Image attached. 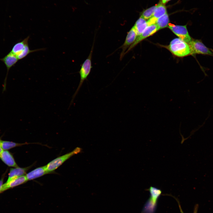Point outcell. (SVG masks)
<instances>
[{"label":"cell","instance_id":"d6986e66","mask_svg":"<svg viewBox=\"0 0 213 213\" xmlns=\"http://www.w3.org/2000/svg\"><path fill=\"white\" fill-rule=\"evenodd\" d=\"M156 8V6H153L144 10L141 16L146 20L149 19L152 17Z\"/></svg>","mask_w":213,"mask_h":213},{"label":"cell","instance_id":"cb8c5ba5","mask_svg":"<svg viewBox=\"0 0 213 213\" xmlns=\"http://www.w3.org/2000/svg\"><path fill=\"white\" fill-rule=\"evenodd\" d=\"M3 150L0 147V153L1 152L3 151Z\"/></svg>","mask_w":213,"mask_h":213},{"label":"cell","instance_id":"8992f818","mask_svg":"<svg viewBox=\"0 0 213 213\" xmlns=\"http://www.w3.org/2000/svg\"><path fill=\"white\" fill-rule=\"evenodd\" d=\"M159 30V29L156 24H153L148 25L144 31L139 36L137 37L134 43L126 51L125 55L141 41L153 35Z\"/></svg>","mask_w":213,"mask_h":213},{"label":"cell","instance_id":"6da1fadb","mask_svg":"<svg viewBox=\"0 0 213 213\" xmlns=\"http://www.w3.org/2000/svg\"><path fill=\"white\" fill-rule=\"evenodd\" d=\"M173 54L179 57H183L191 54L188 44L179 38L173 39L166 46Z\"/></svg>","mask_w":213,"mask_h":213},{"label":"cell","instance_id":"ba28073f","mask_svg":"<svg viewBox=\"0 0 213 213\" xmlns=\"http://www.w3.org/2000/svg\"><path fill=\"white\" fill-rule=\"evenodd\" d=\"M191 54H195L212 55V52L202 42L198 40H192L188 43Z\"/></svg>","mask_w":213,"mask_h":213},{"label":"cell","instance_id":"ffe728a7","mask_svg":"<svg viewBox=\"0 0 213 213\" xmlns=\"http://www.w3.org/2000/svg\"><path fill=\"white\" fill-rule=\"evenodd\" d=\"M198 208V204H196L194 206L193 213H197Z\"/></svg>","mask_w":213,"mask_h":213},{"label":"cell","instance_id":"52a82bcc","mask_svg":"<svg viewBox=\"0 0 213 213\" xmlns=\"http://www.w3.org/2000/svg\"><path fill=\"white\" fill-rule=\"evenodd\" d=\"M137 36L136 30L133 26L128 32L125 42L120 48L122 49L120 57V60L122 59L126 51L135 41Z\"/></svg>","mask_w":213,"mask_h":213},{"label":"cell","instance_id":"44dd1931","mask_svg":"<svg viewBox=\"0 0 213 213\" xmlns=\"http://www.w3.org/2000/svg\"><path fill=\"white\" fill-rule=\"evenodd\" d=\"M3 179L2 178L0 180V192H1V190L3 185Z\"/></svg>","mask_w":213,"mask_h":213},{"label":"cell","instance_id":"e0dca14e","mask_svg":"<svg viewBox=\"0 0 213 213\" xmlns=\"http://www.w3.org/2000/svg\"><path fill=\"white\" fill-rule=\"evenodd\" d=\"M28 143H18L7 141H4L0 139V147L4 150H7L13 148L20 146L22 145L28 144Z\"/></svg>","mask_w":213,"mask_h":213},{"label":"cell","instance_id":"5bb4252c","mask_svg":"<svg viewBox=\"0 0 213 213\" xmlns=\"http://www.w3.org/2000/svg\"><path fill=\"white\" fill-rule=\"evenodd\" d=\"M29 38V36H28L22 41L16 43L10 52L17 57L24 51L26 46L28 44Z\"/></svg>","mask_w":213,"mask_h":213},{"label":"cell","instance_id":"5b68a950","mask_svg":"<svg viewBox=\"0 0 213 213\" xmlns=\"http://www.w3.org/2000/svg\"><path fill=\"white\" fill-rule=\"evenodd\" d=\"M168 27L179 38L187 43L192 40L188 31L186 25H176L170 23Z\"/></svg>","mask_w":213,"mask_h":213},{"label":"cell","instance_id":"277c9868","mask_svg":"<svg viewBox=\"0 0 213 213\" xmlns=\"http://www.w3.org/2000/svg\"><path fill=\"white\" fill-rule=\"evenodd\" d=\"M147 190L149 191L150 196L145 207V210L152 212L153 211L162 191L161 189L152 186H150Z\"/></svg>","mask_w":213,"mask_h":213},{"label":"cell","instance_id":"8fae6325","mask_svg":"<svg viewBox=\"0 0 213 213\" xmlns=\"http://www.w3.org/2000/svg\"><path fill=\"white\" fill-rule=\"evenodd\" d=\"M28 181L25 175L17 178L8 183L3 184L1 192L9 188L14 187L22 184Z\"/></svg>","mask_w":213,"mask_h":213},{"label":"cell","instance_id":"7c38bea8","mask_svg":"<svg viewBox=\"0 0 213 213\" xmlns=\"http://www.w3.org/2000/svg\"><path fill=\"white\" fill-rule=\"evenodd\" d=\"M0 159L7 166L12 167H19L12 154L7 150H4L0 153Z\"/></svg>","mask_w":213,"mask_h":213},{"label":"cell","instance_id":"4fadbf2b","mask_svg":"<svg viewBox=\"0 0 213 213\" xmlns=\"http://www.w3.org/2000/svg\"><path fill=\"white\" fill-rule=\"evenodd\" d=\"M47 174L46 165L37 168L26 174L25 175L28 180H34Z\"/></svg>","mask_w":213,"mask_h":213},{"label":"cell","instance_id":"7a4b0ae2","mask_svg":"<svg viewBox=\"0 0 213 213\" xmlns=\"http://www.w3.org/2000/svg\"><path fill=\"white\" fill-rule=\"evenodd\" d=\"M94 46L93 43L90 52L86 60L82 64L79 73L80 77V80L78 86L75 93L73 95L71 102L70 105L73 102L74 98L78 93L80 88L81 87L84 81L87 78L89 75L92 68L91 59L93 52Z\"/></svg>","mask_w":213,"mask_h":213},{"label":"cell","instance_id":"9a60e30c","mask_svg":"<svg viewBox=\"0 0 213 213\" xmlns=\"http://www.w3.org/2000/svg\"><path fill=\"white\" fill-rule=\"evenodd\" d=\"M148 25L146 20L141 16L133 26L136 30L137 36L144 31Z\"/></svg>","mask_w":213,"mask_h":213},{"label":"cell","instance_id":"9c48e42d","mask_svg":"<svg viewBox=\"0 0 213 213\" xmlns=\"http://www.w3.org/2000/svg\"><path fill=\"white\" fill-rule=\"evenodd\" d=\"M0 60L3 62L7 69V74L4 83V89L5 88L7 78L10 69L14 66L18 60L17 57L10 51L3 58L0 59Z\"/></svg>","mask_w":213,"mask_h":213},{"label":"cell","instance_id":"603a6c76","mask_svg":"<svg viewBox=\"0 0 213 213\" xmlns=\"http://www.w3.org/2000/svg\"><path fill=\"white\" fill-rule=\"evenodd\" d=\"M170 0H162V2L163 4H165Z\"/></svg>","mask_w":213,"mask_h":213},{"label":"cell","instance_id":"30bf717a","mask_svg":"<svg viewBox=\"0 0 213 213\" xmlns=\"http://www.w3.org/2000/svg\"><path fill=\"white\" fill-rule=\"evenodd\" d=\"M33 165L24 168L18 167L15 168H11L8 179L6 183H8L17 178L25 175L26 172L30 169Z\"/></svg>","mask_w":213,"mask_h":213},{"label":"cell","instance_id":"2e32d148","mask_svg":"<svg viewBox=\"0 0 213 213\" xmlns=\"http://www.w3.org/2000/svg\"><path fill=\"white\" fill-rule=\"evenodd\" d=\"M162 2H160L156 6L152 18L156 20V19L167 13L165 6Z\"/></svg>","mask_w":213,"mask_h":213},{"label":"cell","instance_id":"ac0fdd59","mask_svg":"<svg viewBox=\"0 0 213 213\" xmlns=\"http://www.w3.org/2000/svg\"><path fill=\"white\" fill-rule=\"evenodd\" d=\"M169 19L167 13L156 19L155 24L159 30L167 27L169 24Z\"/></svg>","mask_w":213,"mask_h":213},{"label":"cell","instance_id":"7402d4cb","mask_svg":"<svg viewBox=\"0 0 213 213\" xmlns=\"http://www.w3.org/2000/svg\"><path fill=\"white\" fill-rule=\"evenodd\" d=\"M177 201H178V205H179V209H180V212L181 213H184V212H183V210H182V208H181V207L180 204L179 202L178 201V200H177Z\"/></svg>","mask_w":213,"mask_h":213},{"label":"cell","instance_id":"3957f363","mask_svg":"<svg viewBox=\"0 0 213 213\" xmlns=\"http://www.w3.org/2000/svg\"><path fill=\"white\" fill-rule=\"evenodd\" d=\"M81 150V148L77 147L72 151L59 156L50 162L46 165L48 174L53 172L65 161L72 156L80 153Z\"/></svg>","mask_w":213,"mask_h":213}]
</instances>
